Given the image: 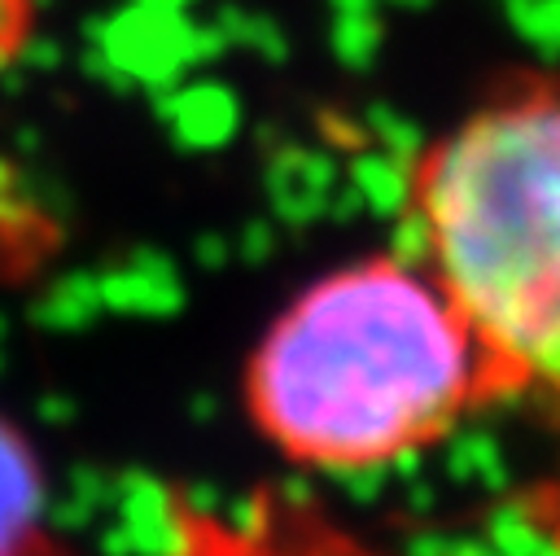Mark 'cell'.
<instances>
[{"mask_svg":"<svg viewBox=\"0 0 560 556\" xmlns=\"http://www.w3.org/2000/svg\"><path fill=\"white\" fill-rule=\"evenodd\" d=\"M503 390L420 258L372 254L306 285L245 368L254 429L293 464L368 473L446 438Z\"/></svg>","mask_w":560,"mask_h":556,"instance_id":"cell-1","label":"cell"},{"mask_svg":"<svg viewBox=\"0 0 560 556\" xmlns=\"http://www.w3.org/2000/svg\"><path fill=\"white\" fill-rule=\"evenodd\" d=\"M407 223L499 385L560 394V79L499 92L438 136L411 166Z\"/></svg>","mask_w":560,"mask_h":556,"instance_id":"cell-2","label":"cell"},{"mask_svg":"<svg viewBox=\"0 0 560 556\" xmlns=\"http://www.w3.org/2000/svg\"><path fill=\"white\" fill-rule=\"evenodd\" d=\"M35 31V0H0V74L26 53Z\"/></svg>","mask_w":560,"mask_h":556,"instance_id":"cell-4","label":"cell"},{"mask_svg":"<svg viewBox=\"0 0 560 556\" xmlns=\"http://www.w3.org/2000/svg\"><path fill=\"white\" fill-rule=\"evenodd\" d=\"M44 512V482L31 442L0 416V556H26Z\"/></svg>","mask_w":560,"mask_h":556,"instance_id":"cell-3","label":"cell"}]
</instances>
